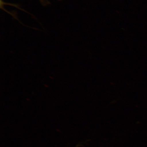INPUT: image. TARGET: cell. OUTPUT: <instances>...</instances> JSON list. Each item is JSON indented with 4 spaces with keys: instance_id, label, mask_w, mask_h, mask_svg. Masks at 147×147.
I'll list each match as a JSON object with an SVG mask.
<instances>
[{
    "instance_id": "1",
    "label": "cell",
    "mask_w": 147,
    "mask_h": 147,
    "mask_svg": "<svg viewBox=\"0 0 147 147\" xmlns=\"http://www.w3.org/2000/svg\"><path fill=\"white\" fill-rule=\"evenodd\" d=\"M41 1L43 2V0H40Z\"/></svg>"
}]
</instances>
